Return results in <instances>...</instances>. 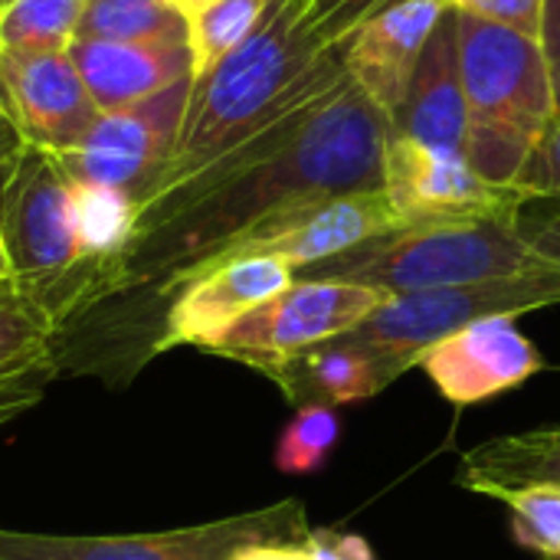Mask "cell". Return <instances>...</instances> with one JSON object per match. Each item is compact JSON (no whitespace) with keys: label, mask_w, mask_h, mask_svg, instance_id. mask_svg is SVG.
<instances>
[{"label":"cell","mask_w":560,"mask_h":560,"mask_svg":"<svg viewBox=\"0 0 560 560\" xmlns=\"http://www.w3.org/2000/svg\"><path fill=\"white\" fill-rule=\"evenodd\" d=\"M230 560H315L308 551L305 538L302 541H266V545H249L236 551Z\"/></svg>","instance_id":"33"},{"label":"cell","mask_w":560,"mask_h":560,"mask_svg":"<svg viewBox=\"0 0 560 560\" xmlns=\"http://www.w3.org/2000/svg\"><path fill=\"white\" fill-rule=\"evenodd\" d=\"M272 0H210L197 13H190V52L194 75L217 66L226 52H233L266 16Z\"/></svg>","instance_id":"22"},{"label":"cell","mask_w":560,"mask_h":560,"mask_svg":"<svg viewBox=\"0 0 560 560\" xmlns=\"http://www.w3.org/2000/svg\"><path fill=\"white\" fill-rule=\"evenodd\" d=\"M492 499L505 502L512 518V538L541 555H560V486L555 482H532L492 492Z\"/></svg>","instance_id":"24"},{"label":"cell","mask_w":560,"mask_h":560,"mask_svg":"<svg viewBox=\"0 0 560 560\" xmlns=\"http://www.w3.org/2000/svg\"><path fill=\"white\" fill-rule=\"evenodd\" d=\"M341 440V420L335 407H299L276 440V469L285 476H315L331 459Z\"/></svg>","instance_id":"23"},{"label":"cell","mask_w":560,"mask_h":560,"mask_svg":"<svg viewBox=\"0 0 560 560\" xmlns=\"http://www.w3.org/2000/svg\"><path fill=\"white\" fill-rule=\"evenodd\" d=\"M190 89L194 79H184L131 108L98 112L75 148L52 154L56 164L72 184L125 190L141 207L148 187L174 154Z\"/></svg>","instance_id":"8"},{"label":"cell","mask_w":560,"mask_h":560,"mask_svg":"<svg viewBox=\"0 0 560 560\" xmlns=\"http://www.w3.org/2000/svg\"><path fill=\"white\" fill-rule=\"evenodd\" d=\"M0 115L23 144L62 154L75 148L98 108L66 52L0 49Z\"/></svg>","instance_id":"11"},{"label":"cell","mask_w":560,"mask_h":560,"mask_svg":"<svg viewBox=\"0 0 560 560\" xmlns=\"http://www.w3.org/2000/svg\"><path fill=\"white\" fill-rule=\"evenodd\" d=\"M446 13L450 0H397L338 43L345 75L387 118L400 108L423 49Z\"/></svg>","instance_id":"14"},{"label":"cell","mask_w":560,"mask_h":560,"mask_svg":"<svg viewBox=\"0 0 560 560\" xmlns=\"http://www.w3.org/2000/svg\"><path fill=\"white\" fill-rule=\"evenodd\" d=\"M23 138L10 128V121L0 115V194H3V187H7V180H10V174H13V164H16V158L23 154Z\"/></svg>","instance_id":"34"},{"label":"cell","mask_w":560,"mask_h":560,"mask_svg":"<svg viewBox=\"0 0 560 560\" xmlns=\"http://www.w3.org/2000/svg\"><path fill=\"white\" fill-rule=\"evenodd\" d=\"M515 187L528 200V207H541L560 213V112L555 115L551 128L538 141L535 154L522 167Z\"/></svg>","instance_id":"28"},{"label":"cell","mask_w":560,"mask_h":560,"mask_svg":"<svg viewBox=\"0 0 560 560\" xmlns=\"http://www.w3.org/2000/svg\"><path fill=\"white\" fill-rule=\"evenodd\" d=\"M259 374L269 377L285 394V400L295 407L364 404L400 377V371L390 361H384L345 338L299 351L285 361L262 368Z\"/></svg>","instance_id":"17"},{"label":"cell","mask_w":560,"mask_h":560,"mask_svg":"<svg viewBox=\"0 0 560 560\" xmlns=\"http://www.w3.org/2000/svg\"><path fill=\"white\" fill-rule=\"evenodd\" d=\"M69 56L98 112L131 108L184 79H194L190 43L72 39Z\"/></svg>","instance_id":"15"},{"label":"cell","mask_w":560,"mask_h":560,"mask_svg":"<svg viewBox=\"0 0 560 560\" xmlns=\"http://www.w3.org/2000/svg\"><path fill=\"white\" fill-rule=\"evenodd\" d=\"M75 194V233L82 249V269H95L108 259H115L138 226V203L125 190L112 187H89L72 184Z\"/></svg>","instance_id":"20"},{"label":"cell","mask_w":560,"mask_h":560,"mask_svg":"<svg viewBox=\"0 0 560 560\" xmlns=\"http://www.w3.org/2000/svg\"><path fill=\"white\" fill-rule=\"evenodd\" d=\"M390 230H400V220L384 190L322 197L253 223L236 240H230L203 269L240 256H272L302 272Z\"/></svg>","instance_id":"10"},{"label":"cell","mask_w":560,"mask_h":560,"mask_svg":"<svg viewBox=\"0 0 560 560\" xmlns=\"http://www.w3.org/2000/svg\"><path fill=\"white\" fill-rule=\"evenodd\" d=\"M450 13L466 95V158L486 180L515 187L558 115L545 49L535 36Z\"/></svg>","instance_id":"2"},{"label":"cell","mask_w":560,"mask_h":560,"mask_svg":"<svg viewBox=\"0 0 560 560\" xmlns=\"http://www.w3.org/2000/svg\"><path fill=\"white\" fill-rule=\"evenodd\" d=\"M390 135L466 154V95L456 59L453 13H446L433 30L423 59L407 85V95L390 115Z\"/></svg>","instance_id":"16"},{"label":"cell","mask_w":560,"mask_h":560,"mask_svg":"<svg viewBox=\"0 0 560 560\" xmlns=\"http://www.w3.org/2000/svg\"><path fill=\"white\" fill-rule=\"evenodd\" d=\"M548 305H560V266L551 262L522 276L390 295L341 338L390 361L400 374H407L420 364L427 348L472 322L492 315L518 318Z\"/></svg>","instance_id":"4"},{"label":"cell","mask_w":560,"mask_h":560,"mask_svg":"<svg viewBox=\"0 0 560 560\" xmlns=\"http://www.w3.org/2000/svg\"><path fill=\"white\" fill-rule=\"evenodd\" d=\"M0 236L13 259V282L43 302L52 328L75 272L85 266L75 233V194L56 158L23 148L0 194Z\"/></svg>","instance_id":"5"},{"label":"cell","mask_w":560,"mask_h":560,"mask_svg":"<svg viewBox=\"0 0 560 560\" xmlns=\"http://www.w3.org/2000/svg\"><path fill=\"white\" fill-rule=\"evenodd\" d=\"M532 482L560 486V427L486 440L469 450L459 466V486L479 495Z\"/></svg>","instance_id":"18"},{"label":"cell","mask_w":560,"mask_h":560,"mask_svg":"<svg viewBox=\"0 0 560 560\" xmlns=\"http://www.w3.org/2000/svg\"><path fill=\"white\" fill-rule=\"evenodd\" d=\"M56 377H59V368L49 351L0 371V430L20 420L23 413H30L46 397Z\"/></svg>","instance_id":"27"},{"label":"cell","mask_w":560,"mask_h":560,"mask_svg":"<svg viewBox=\"0 0 560 560\" xmlns=\"http://www.w3.org/2000/svg\"><path fill=\"white\" fill-rule=\"evenodd\" d=\"M384 299L390 295L368 289V285H354V282L295 279L289 289H282L269 302L236 318L203 351L240 361L253 371H262L299 351H308L315 345L348 335Z\"/></svg>","instance_id":"7"},{"label":"cell","mask_w":560,"mask_h":560,"mask_svg":"<svg viewBox=\"0 0 560 560\" xmlns=\"http://www.w3.org/2000/svg\"><path fill=\"white\" fill-rule=\"evenodd\" d=\"M305 545L315 560H377L374 548L361 535H348L335 528H312L305 535Z\"/></svg>","instance_id":"30"},{"label":"cell","mask_w":560,"mask_h":560,"mask_svg":"<svg viewBox=\"0 0 560 560\" xmlns=\"http://www.w3.org/2000/svg\"><path fill=\"white\" fill-rule=\"evenodd\" d=\"M450 10L538 39L541 16H545V0H450Z\"/></svg>","instance_id":"29"},{"label":"cell","mask_w":560,"mask_h":560,"mask_svg":"<svg viewBox=\"0 0 560 560\" xmlns=\"http://www.w3.org/2000/svg\"><path fill=\"white\" fill-rule=\"evenodd\" d=\"M302 30L325 49H335L354 26L397 0H292Z\"/></svg>","instance_id":"26"},{"label":"cell","mask_w":560,"mask_h":560,"mask_svg":"<svg viewBox=\"0 0 560 560\" xmlns=\"http://www.w3.org/2000/svg\"><path fill=\"white\" fill-rule=\"evenodd\" d=\"M7 282H13V259H10L7 243L0 236V285H7Z\"/></svg>","instance_id":"35"},{"label":"cell","mask_w":560,"mask_h":560,"mask_svg":"<svg viewBox=\"0 0 560 560\" xmlns=\"http://www.w3.org/2000/svg\"><path fill=\"white\" fill-rule=\"evenodd\" d=\"M518 233L525 236V243L551 266H560V213L551 210H538L528 213L522 210L518 217Z\"/></svg>","instance_id":"31"},{"label":"cell","mask_w":560,"mask_h":560,"mask_svg":"<svg viewBox=\"0 0 560 560\" xmlns=\"http://www.w3.org/2000/svg\"><path fill=\"white\" fill-rule=\"evenodd\" d=\"M171 3H174L187 20H190V13H197V10H200L203 3H210V0H171Z\"/></svg>","instance_id":"36"},{"label":"cell","mask_w":560,"mask_h":560,"mask_svg":"<svg viewBox=\"0 0 560 560\" xmlns=\"http://www.w3.org/2000/svg\"><path fill=\"white\" fill-rule=\"evenodd\" d=\"M52 315L16 282L0 285V371L49 351Z\"/></svg>","instance_id":"25"},{"label":"cell","mask_w":560,"mask_h":560,"mask_svg":"<svg viewBox=\"0 0 560 560\" xmlns=\"http://www.w3.org/2000/svg\"><path fill=\"white\" fill-rule=\"evenodd\" d=\"M3 3H10V0H0V7H3Z\"/></svg>","instance_id":"38"},{"label":"cell","mask_w":560,"mask_h":560,"mask_svg":"<svg viewBox=\"0 0 560 560\" xmlns=\"http://www.w3.org/2000/svg\"><path fill=\"white\" fill-rule=\"evenodd\" d=\"M305 509L285 499L269 509L144 535H36L0 528V560H230L266 541H302Z\"/></svg>","instance_id":"6"},{"label":"cell","mask_w":560,"mask_h":560,"mask_svg":"<svg viewBox=\"0 0 560 560\" xmlns=\"http://www.w3.org/2000/svg\"><path fill=\"white\" fill-rule=\"evenodd\" d=\"M75 39L190 43V23L171 0H85Z\"/></svg>","instance_id":"19"},{"label":"cell","mask_w":560,"mask_h":560,"mask_svg":"<svg viewBox=\"0 0 560 560\" xmlns=\"http://www.w3.org/2000/svg\"><path fill=\"white\" fill-rule=\"evenodd\" d=\"M400 226L515 220L528 210L518 187L486 180L466 154L440 151L420 141L394 138L384 154V184Z\"/></svg>","instance_id":"9"},{"label":"cell","mask_w":560,"mask_h":560,"mask_svg":"<svg viewBox=\"0 0 560 560\" xmlns=\"http://www.w3.org/2000/svg\"><path fill=\"white\" fill-rule=\"evenodd\" d=\"M85 0H10L0 7V49L66 52Z\"/></svg>","instance_id":"21"},{"label":"cell","mask_w":560,"mask_h":560,"mask_svg":"<svg viewBox=\"0 0 560 560\" xmlns=\"http://www.w3.org/2000/svg\"><path fill=\"white\" fill-rule=\"evenodd\" d=\"M538 43L545 49V62H548V72H551V85H555V98H558L560 112V0H545Z\"/></svg>","instance_id":"32"},{"label":"cell","mask_w":560,"mask_h":560,"mask_svg":"<svg viewBox=\"0 0 560 560\" xmlns=\"http://www.w3.org/2000/svg\"><path fill=\"white\" fill-rule=\"evenodd\" d=\"M541 266L548 262L525 243L515 217L400 226L335 259L308 266L295 272V279H338L377 289L384 295H410L522 276Z\"/></svg>","instance_id":"3"},{"label":"cell","mask_w":560,"mask_h":560,"mask_svg":"<svg viewBox=\"0 0 560 560\" xmlns=\"http://www.w3.org/2000/svg\"><path fill=\"white\" fill-rule=\"evenodd\" d=\"M295 282V269L272 256H240L223 259L197 276H190L167 302L158 358L174 348L203 351L220 338L236 318L269 302Z\"/></svg>","instance_id":"13"},{"label":"cell","mask_w":560,"mask_h":560,"mask_svg":"<svg viewBox=\"0 0 560 560\" xmlns=\"http://www.w3.org/2000/svg\"><path fill=\"white\" fill-rule=\"evenodd\" d=\"M417 368L450 404L472 407L528 384L545 368V358L515 325V315H492L427 348Z\"/></svg>","instance_id":"12"},{"label":"cell","mask_w":560,"mask_h":560,"mask_svg":"<svg viewBox=\"0 0 560 560\" xmlns=\"http://www.w3.org/2000/svg\"><path fill=\"white\" fill-rule=\"evenodd\" d=\"M345 79L338 46H318L302 30L295 3L272 0L262 23L233 52L194 75L174 154L148 187L141 207L315 105Z\"/></svg>","instance_id":"1"},{"label":"cell","mask_w":560,"mask_h":560,"mask_svg":"<svg viewBox=\"0 0 560 560\" xmlns=\"http://www.w3.org/2000/svg\"><path fill=\"white\" fill-rule=\"evenodd\" d=\"M545 560H560V555H555V558H545Z\"/></svg>","instance_id":"37"}]
</instances>
